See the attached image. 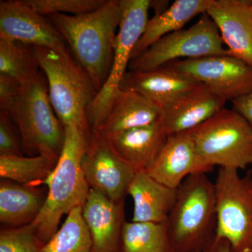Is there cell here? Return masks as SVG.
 I'll return each mask as SVG.
<instances>
[{"label": "cell", "mask_w": 252, "mask_h": 252, "mask_svg": "<svg viewBox=\"0 0 252 252\" xmlns=\"http://www.w3.org/2000/svg\"><path fill=\"white\" fill-rule=\"evenodd\" d=\"M235 110L249 123L252 127V91L250 94L231 101Z\"/></svg>", "instance_id": "4dcf8cb0"}, {"label": "cell", "mask_w": 252, "mask_h": 252, "mask_svg": "<svg viewBox=\"0 0 252 252\" xmlns=\"http://www.w3.org/2000/svg\"><path fill=\"white\" fill-rule=\"evenodd\" d=\"M64 142L54 170L46 181L48 193L39 215L32 224L44 245L59 230L63 215L85 203L90 187L83 170V157L91 130L77 126H64Z\"/></svg>", "instance_id": "7a4b0ae2"}, {"label": "cell", "mask_w": 252, "mask_h": 252, "mask_svg": "<svg viewBox=\"0 0 252 252\" xmlns=\"http://www.w3.org/2000/svg\"><path fill=\"white\" fill-rule=\"evenodd\" d=\"M213 170L199 155L191 134L187 131L167 136L160 153L145 172L162 185L177 189L189 176Z\"/></svg>", "instance_id": "4fadbf2b"}, {"label": "cell", "mask_w": 252, "mask_h": 252, "mask_svg": "<svg viewBox=\"0 0 252 252\" xmlns=\"http://www.w3.org/2000/svg\"><path fill=\"white\" fill-rule=\"evenodd\" d=\"M169 1L162 0H150V9L154 10L155 15L160 14L168 9Z\"/></svg>", "instance_id": "d6a6232c"}, {"label": "cell", "mask_w": 252, "mask_h": 252, "mask_svg": "<svg viewBox=\"0 0 252 252\" xmlns=\"http://www.w3.org/2000/svg\"><path fill=\"white\" fill-rule=\"evenodd\" d=\"M81 165L90 188L114 202L122 201L136 174L96 130H91Z\"/></svg>", "instance_id": "7c38bea8"}, {"label": "cell", "mask_w": 252, "mask_h": 252, "mask_svg": "<svg viewBox=\"0 0 252 252\" xmlns=\"http://www.w3.org/2000/svg\"><path fill=\"white\" fill-rule=\"evenodd\" d=\"M83 217L93 241V252H122L123 203L91 189Z\"/></svg>", "instance_id": "9a60e30c"}, {"label": "cell", "mask_w": 252, "mask_h": 252, "mask_svg": "<svg viewBox=\"0 0 252 252\" xmlns=\"http://www.w3.org/2000/svg\"></svg>", "instance_id": "e575fe53"}, {"label": "cell", "mask_w": 252, "mask_h": 252, "mask_svg": "<svg viewBox=\"0 0 252 252\" xmlns=\"http://www.w3.org/2000/svg\"><path fill=\"white\" fill-rule=\"evenodd\" d=\"M215 235L229 243L234 252H252V190L250 177L220 168L215 180Z\"/></svg>", "instance_id": "9c48e42d"}, {"label": "cell", "mask_w": 252, "mask_h": 252, "mask_svg": "<svg viewBox=\"0 0 252 252\" xmlns=\"http://www.w3.org/2000/svg\"><path fill=\"white\" fill-rule=\"evenodd\" d=\"M122 17L114 45V59L108 77L86 109L91 130H97L108 115L114 96L127 72L132 51L149 21L150 0H120Z\"/></svg>", "instance_id": "52a82bcc"}, {"label": "cell", "mask_w": 252, "mask_h": 252, "mask_svg": "<svg viewBox=\"0 0 252 252\" xmlns=\"http://www.w3.org/2000/svg\"><path fill=\"white\" fill-rule=\"evenodd\" d=\"M206 14L218 28L230 56L252 67V1L210 0Z\"/></svg>", "instance_id": "5bb4252c"}, {"label": "cell", "mask_w": 252, "mask_h": 252, "mask_svg": "<svg viewBox=\"0 0 252 252\" xmlns=\"http://www.w3.org/2000/svg\"><path fill=\"white\" fill-rule=\"evenodd\" d=\"M46 17L64 38L73 57L85 69L98 92L112 67L122 17L120 0H106L98 9L86 14Z\"/></svg>", "instance_id": "6da1fadb"}, {"label": "cell", "mask_w": 252, "mask_h": 252, "mask_svg": "<svg viewBox=\"0 0 252 252\" xmlns=\"http://www.w3.org/2000/svg\"><path fill=\"white\" fill-rule=\"evenodd\" d=\"M41 246L32 223L4 229L0 233V252H36Z\"/></svg>", "instance_id": "83f0119b"}, {"label": "cell", "mask_w": 252, "mask_h": 252, "mask_svg": "<svg viewBox=\"0 0 252 252\" xmlns=\"http://www.w3.org/2000/svg\"><path fill=\"white\" fill-rule=\"evenodd\" d=\"M36 252H93L92 238L83 217V207L71 210L61 228Z\"/></svg>", "instance_id": "d4e9b609"}, {"label": "cell", "mask_w": 252, "mask_h": 252, "mask_svg": "<svg viewBox=\"0 0 252 252\" xmlns=\"http://www.w3.org/2000/svg\"><path fill=\"white\" fill-rule=\"evenodd\" d=\"M165 66L203 84L226 102L252 91V67L229 55L177 60Z\"/></svg>", "instance_id": "30bf717a"}, {"label": "cell", "mask_w": 252, "mask_h": 252, "mask_svg": "<svg viewBox=\"0 0 252 252\" xmlns=\"http://www.w3.org/2000/svg\"><path fill=\"white\" fill-rule=\"evenodd\" d=\"M250 186H251V188L252 190V175L250 176Z\"/></svg>", "instance_id": "836d02e7"}, {"label": "cell", "mask_w": 252, "mask_h": 252, "mask_svg": "<svg viewBox=\"0 0 252 252\" xmlns=\"http://www.w3.org/2000/svg\"><path fill=\"white\" fill-rule=\"evenodd\" d=\"M175 252H203L217 228L215 183L207 174L189 176L177 190L166 221Z\"/></svg>", "instance_id": "3957f363"}, {"label": "cell", "mask_w": 252, "mask_h": 252, "mask_svg": "<svg viewBox=\"0 0 252 252\" xmlns=\"http://www.w3.org/2000/svg\"><path fill=\"white\" fill-rule=\"evenodd\" d=\"M106 0H24L32 9L43 16L63 14L79 15L98 9Z\"/></svg>", "instance_id": "4316f807"}, {"label": "cell", "mask_w": 252, "mask_h": 252, "mask_svg": "<svg viewBox=\"0 0 252 252\" xmlns=\"http://www.w3.org/2000/svg\"><path fill=\"white\" fill-rule=\"evenodd\" d=\"M57 162L37 155H0V176L26 187H38L46 183Z\"/></svg>", "instance_id": "603a6c76"}, {"label": "cell", "mask_w": 252, "mask_h": 252, "mask_svg": "<svg viewBox=\"0 0 252 252\" xmlns=\"http://www.w3.org/2000/svg\"><path fill=\"white\" fill-rule=\"evenodd\" d=\"M189 131L199 155L210 166L239 171L252 165V127L235 109H222Z\"/></svg>", "instance_id": "8992f818"}, {"label": "cell", "mask_w": 252, "mask_h": 252, "mask_svg": "<svg viewBox=\"0 0 252 252\" xmlns=\"http://www.w3.org/2000/svg\"><path fill=\"white\" fill-rule=\"evenodd\" d=\"M210 0H176L166 11L149 19L145 31L132 51L131 60L163 36L181 31L192 18L206 14Z\"/></svg>", "instance_id": "7402d4cb"}, {"label": "cell", "mask_w": 252, "mask_h": 252, "mask_svg": "<svg viewBox=\"0 0 252 252\" xmlns=\"http://www.w3.org/2000/svg\"><path fill=\"white\" fill-rule=\"evenodd\" d=\"M225 102L200 84L164 109L160 124L167 136L187 132L214 117Z\"/></svg>", "instance_id": "e0dca14e"}, {"label": "cell", "mask_w": 252, "mask_h": 252, "mask_svg": "<svg viewBox=\"0 0 252 252\" xmlns=\"http://www.w3.org/2000/svg\"><path fill=\"white\" fill-rule=\"evenodd\" d=\"M163 109L143 94L119 89L108 115L97 131L102 135L153 125L161 121Z\"/></svg>", "instance_id": "d6986e66"}, {"label": "cell", "mask_w": 252, "mask_h": 252, "mask_svg": "<svg viewBox=\"0 0 252 252\" xmlns=\"http://www.w3.org/2000/svg\"><path fill=\"white\" fill-rule=\"evenodd\" d=\"M8 113L28 156L41 155L58 162L64 146V127L50 101L42 71L21 84L17 100Z\"/></svg>", "instance_id": "277c9868"}, {"label": "cell", "mask_w": 252, "mask_h": 252, "mask_svg": "<svg viewBox=\"0 0 252 252\" xmlns=\"http://www.w3.org/2000/svg\"><path fill=\"white\" fill-rule=\"evenodd\" d=\"M9 113L0 110V155L22 156L21 140Z\"/></svg>", "instance_id": "f1b7e54d"}, {"label": "cell", "mask_w": 252, "mask_h": 252, "mask_svg": "<svg viewBox=\"0 0 252 252\" xmlns=\"http://www.w3.org/2000/svg\"><path fill=\"white\" fill-rule=\"evenodd\" d=\"M40 70L32 46L0 39V74L22 84Z\"/></svg>", "instance_id": "484cf974"}, {"label": "cell", "mask_w": 252, "mask_h": 252, "mask_svg": "<svg viewBox=\"0 0 252 252\" xmlns=\"http://www.w3.org/2000/svg\"><path fill=\"white\" fill-rule=\"evenodd\" d=\"M200 84L182 73L163 66L147 71H127L120 89L137 91L164 109Z\"/></svg>", "instance_id": "2e32d148"}, {"label": "cell", "mask_w": 252, "mask_h": 252, "mask_svg": "<svg viewBox=\"0 0 252 252\" xmlns=\"http://www.w3.org/2000/svg\"><path fill=\"white\" fill-rule=\"evenodd\" d=\"M0 39L45 48L74 59L64 38L49 18L32 9L24 0L0 1Z\"/></svg>", "instance_id": "8fae6325"}, {"label": "cell", "mask_w": 252, "mask_h": 252, "mask_svg": "<svg viewBox=\"0 0 252 252\" xmlns=\"http://www.w3.org/2000/svg\"><path fill=\"white\" fill-rule=\"evenodd\" d=\"M21 83L0 74V110L9 112L17 100Z\"/></svg>", "instance_id": "f546056e"}, {"label": "cell", "mask_w": 252, "mask_h": 252, "mask_svg": "<svg viewBox=\"0 0 252 252\" xmlns=\"http://www.w3.org/2000/svg\"><path fill=\"white\" fill-rule=\"evenodd\" d=\"M177 190L162 185L147 172H136L127 190L134 201L132 221L165 223L175 205Z\"/></svg>", "instance_id": "ffe728a7"}, {"label": "cell", "mask_w": 252, "mask_h": 252, "mask_svg": "<svg viewBox=\"0 0 252 252\" xmlns=\"http://www.w3.org/2000/svg\"><path fill=\"white\" fill-rule=\"evenodd\" d=\"M228 55L230 56L229 51L225 49L216 24L204 14L189 29L163 36L131 60L128 71L150 70L177 60Z\"/></svg>", "instance_id": "ba28073f"}, {"label": "cell", "mask_w": 252, "mask_h": 252, "mask_svg": "<svg viewBox=\"0 0 252 252\" xmlns=\"http://www.w3.org/2000/svg\"><path fill=\"white\" fill-rule=\"evenodd\" d=\"M102 135L113 151L136 172L148 170L167 138L160 122Z\"/></svg>", "instance_id": "ac0fdd59"}, {"label": "cell", "mask_w": 252, "mask_h": 252, "mask_svg": "<svg viewBox=\"0 0 252 252\" xmlns=\"http://www.w3.org/2000/svg\"><path fill=\"white\" fill-rule=\"evenodd\" d=\"M38 65L47 81L50 101L63 125L91 130L86 109L97 94L88 73L74 59L52 50L32 46Z\"/></svg>", "instance_id": "5b68a950"}, {"label": "cell", "mask_w": 252, "mask_h": 252, "mask_svg": "<svg viewBox=\"0 0 252 252\" xmlns=\"http://www.w3.org/2000/svg\"><path fill=\"white\" fill-rule=\"evenodd\" d=\"M203 252H234L229 243L224 239L219 238L216 235L207 244Z\"/></svg>", "instance_id": "1f68e13d"}, {"label": "cell", "mask_w": 252, "mask_h": 252, "mask_svg": "<svg viewBox=\"0 0 252 252\" xmlns=\"http://www.w3.org/2000/svg\"><path fill=\"white\" fill-rule=\"evenodd\" d=\"M122 252H175L166 222H124Z\"/></svg>", "instance_id": "cb8c5ba5"}, {"label": "cell", "mask_w": 252, "mask_h": 252, "mask_svg": "<svg viewBox=\"0 0 252 252\" xmlns=\"http://www.w3.org/2000/svg\"><path fill=\"white\" fill-rule=\"evenodd\" d=\"M46 195L37 187L4 180L0 184V221L10 226L32 223L41 212Z\"/></svg>", "instance_id": "44dd1931"}]
</instances>
